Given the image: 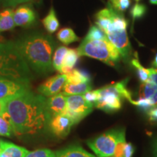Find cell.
<instances>
[{"label": "cell", "mask_w": 157, "mask_h": 157, "mask_svg": "<svg viewBox=\"0 0 157 157\" xmlns=\"http://www.w3.org/2000/svg\"><path fill=\"white\" fill-rule=\"evenodd\" d=\"M47 98L31 90L3 101L14 134L34 135L42 131L52 119L47 107Z\"/></svg>", "instance_id": "obj_1"}, {"label": "cell", "mask_w": 157, "mask_h": 157, "mask_svg": "<svg viewBox=\"0 0 157 157\" xmlns=\"http://www.w3.org/2000/svg\"><path fill=\"white\" fill-rule=\"evenodd\" d=\"M14 42L30 68L39 74L52 71L55 42L50 36L33 33L25 35Z\"/></svg>", "instance_id": "obj_2"}, {"label": "cell", "mask_w": 157, "mask_h": 157, "mask_svg": "<svg viewBox=\"0 0 157 157\" xmlns=\"http://www.w3.org/2000/svg\"><path fill=\"white\" fill-rule=\"evenodd\" d=\"M114 10L112 5H109L106 8L100 10L95 15V23L105 33L120 56L127 60L131 56V45L127 33V23Z\"/></svg>", "instance_id": "obj_3"}, {"label": "cell", "mask_w": 157, "mask_h": 157, "mask_svg": "<svg viewBox=\"0 0 157 157\" xmlns=\"http://www.w3.org/2000/svg\"><path fill=\"white\" fill-rule=\"evenodd\" d=\"M0 77L24 82H29L33 77L14 42H0Z\"/></svg>", "instance_id": "obj_4"}, {"label": "cell", "mask_w": 157, "mask_h": 157, "mask_svg": "<svg viewBox=\"0 0 157 157\" xmlns=\"http://www.w3.org/2000/svg\"><path fill=\"white\" fill-rule=\"evenodd\" d=\"M79 56L97 59L109 66H114L120 59L119 51L108 38L89 39L84 38L77 48Z\"/></svg>", "instance_id": "obj_5"}, {"label": "cell", "mask_w": 157, "mask_h": 157, "mask_svg": "<svg viewBox=\"0 0 157 157\" xmlns=\"http://www.w3.org/2000/svg\"><path fill=\"white\" fill-rule=\"evenodd\" d=\"M127 81L128 79L127 78L98 90L100 98L94 106L105 111H114L121 109L122 98L128 100L129 102L132 101L131 93L127 89Z\"/></svg>", "instance_id": "obj_6"}, {"label": "cell", "mask_w": 157, "mask_h": 157, "mask_svg": "<svg viewBox=\"0 0 157 157\" xmlns=\"http://www.w3.org/2000/svg\"><path fill=\"white\" fill-rule=\"evenodd\" d=\"M121 129H113L87 141V145L99 157H111L114 153Z\"/></svg>", "instance_id": "obj_7"}, {"label": "cell", "mask_w": 157, "mask_h": 157, "mask_svg": "<svg viewBox=\"0 0 157 157\" xmlns=\"http://www.w3.org/2000/svg\"><path fill=\"white\" fill-rule=\"evenodd\" d=\"M93 105L85 100L83 95L67 96L66 110L64 113L69 116L74 123H78L93 111Z\"/></svg>", "instance_id": "obj_8"}, {"label": "cell", "mask_w": 157, "mask_h": 157, "mask_svg": "<svg viewBox=\"0 0 157 157\" xmlns=\"http://www.w3.org/2000/svg\"><path fill=\"white\" fill-rule=\"evenodd\" d=\"M31 90L29 82L0 77V101H5Z\"/></svg>", "instance_id": "obj_9"}, {"label": "cell", "mask_w": 157, "mask_h": 157, "mask_svg": "<svg viewBox=\"0 0 157 157\" xmlns=\"http://www.w3.org/2000/svg\"><path fill=\"white\" fill-rule=\"evenodd\" d=\"M66 81H67V77L66 74H60L52 76L47 79L44 83L39 85L38 93L44 97H51L61 93Z\"/></svg>", "instance_id": "obj_10"}, {"label": "cell", "mask_w": 157, "mask_h": 157, "mask_svg": "<svg viewBox=\"0 0 157 157\" xmlns=\"http://www.w3.org/2000/svg\"><path fill=\"white\" fill-rule=\"evenodd\" d=\"M74 124V120L69 116L62 113L52 117L49 124L53 134L60 138H63L68 135Z\"/></svg>", "instance_id": "obj_11"}, {"label": "cell", "mask_w": 157, "mask_h": 157, "mask_svg": "<svg viewBox=\"0 0 157 157\" xmlns=\"http://www.w3.org/2000/svg\"><path fill=\"white\" fill-rule=\"evenodd\" d=\"M36 18L35 12L29 5H21L14 10V21L17 26H30L36 22Z\"/></svg>", "instance_id": "obj_12"}, {"label": "cell", "mask_w": 157, "mask_h": 157, "mask_svg": "<svg viewBox=\"0 0 157 157\" xmlns=\"http://www.w3.org/2000/svg\"><path fill=\"white\" fill-rule=\"evenodd\" d=\"M67 96L60 93L47 98V107L51 117L64 113L66 110Z\"/></svg>", "instance_id": "obj_13"}, {"label": "cell", "mask_w": 157, "mask_h": 157, "mask_svg": "<svg viewBox=\"0 0 157 157\" xmlns=\"http://www.w3.org/2000/svg\"><path fill=\"white\" fill-rule=\"evenodd\" d=\"M29 152L25 148L0 140V157H25Z\"/></svg>", "instance_id": "obj_14"}, {"label": "cell", "mask_w": 157, "mask_h": 157, "mask_svg": "<svg viewBox=\"0 0 157 157\" xmlns=\"http://www.w3.org/2000/svg\"><path fill=\"white\" fill-rule=\"evenodd\" d=\"M92 85L90 82H82V83H71L66 81L61 93L66 96L74 95H84L87 92L91 91Z\"/></svg>", "instance_id": "obj_15"}, {"label": "cell", "mask_w": 157, "mask_h": 157, "mask_svg": "<svg viewBox=\"0 0 157 157\" xmlns=\"http://www.w3.org/2000/svg\"><path fill=\"white\" fill-rule=\"evenodd\" d=\"M140 98H146L151 101L153 105H157V84L148 78L140 86L139 91Z\"/></svg>", "instance_id": "obj_16"}, {"label": "cell", "mask_w": 157, "mask_h": 157, "mask_svg": "<svg viewBox=\"0 0 157 157\" xmlns=\"http://www.w3.org/2000/svg\"><path fill=\"white\" fill-rule=\"evenodd\" d=\"M14 10L12 7H7L0 12V33L14 29Z\"/></svg>", "instance_id": "obj_17"}, {"label": "cell", "mask_w": 157, "mask_h": 157, "mask_svg": "<svg viewBox=\"0 0 157 157\" xmlns=\"http://www.w3.org/2000/svg\"><path fill=\"white\" fill-rule=\"evenodd\" d=\"M56 157H95L82 147L77 146H69L59 150L56 153Z\"/></svg>", "instance_id": "obj_18"}, {"label": "cell", "mask_w": 157, "mask_h": 157, "mask_svg": "<svg viewBox=\"0 0 157 157\" xmlns=\"http://www.w3.org/2000/svg\"><path fill=\"white\" fill-rule=\"evenodd\" d=\"M79 55L78 53L77 49H68L65 56L63 63L61 68L60 74H67L71 71L74 69L76 62H77Z\"/></svg>", "instance_id": "obj_19"}, {"label": "cell", "mask_w": 157, "mask_h": 157, "mask_svg": "<svg viewBox=\"0 0 157 157\" xmlns=\"http://www.w3.org/2000/svg\"><path fill=\"white\" fill-rule=\"evenodd\" d=\"M42 24L44 25V29L50 34H53L58 29L60 23H59L58 18H57L53 7H51L48 14L42 20Z\"/></svg>", "instance_id": "obj_20"}, {"label": "cell", "mask_w": 157, "mask_h": 157, "mask_svg": "<svg viewBox=\"0 0 157 157\" xmlns=\"http://www.w3.org/2000/svg\"><path fill=\"white\" fill-rule=\"evenodd\" d=\"M57 38L63 44L67 45L79 40V37L75 34L73 29L71 28H63L58 31Z\"/></svg>", "instance_id": "obj_21"}, {"label": "cell", "mask_w": 157, "mask_h": 157, "mask_svg": "<svg viewBox=\"0 0 157 157\" xmlns=\"http://www.w3.org/2000/svg\"><path fill=\"white\" fill-rule=\"evenodd\" d=\"M14 134L13 124L10 118L5 111L0 116V135L5 137H11Z\"/></svg>", "instance_id": "obj_22"}, {"label": "cell", "mask_w": 157, "mask_h": 157, "mask_svg": "<svg viewBox=\"0 0 157 157\" xmlns=\"http://www.w3.org/2000/svg\"><path fill=\"white\" fill-rule=\"evenodd\" d=\"M66 75L67 77V82H71V83L90 82V76L84 71L73 69Z\"/></svg>", "instance_id": "obj_23"}, {"label": "cell", "mask_w": 157, "mask_h": 157, "mask_svg": "<svg viewBox=\"0 0 157 157\" xmlns=\"http://www.w3.org/2000/svg\"><path fill=\"white\" fill-rule=\"evenodd\" d=\"M68 48L65 46H60L56 49L55 53L52 56V66L54 69H56L60 73L61 68L63 63V60L66 56Z\"/></svg>", "instance_id": "obj_24"}, {"label": "cell", "mask_w": 157, "mask_h": 157, "mask_svg": "<svg viewBox=\"0 0 157 157\" xmlns=\"http://www.w3.org/2000/svg\"><path fill=\"white\" fill-rule=\"evenodd\" d=\"M131 63L134 67L136 68L137 74H138L139 78L142 83L147 82L149 78V71L148 68H145L140 63L137 59H132Z\"/></svg>", "instance_id": "obj_25"}, {"label": "cell", "mask_w": 157, "mask_h": 157, "mask_svg": "<svg viewBox=\"0 0 157 157\" xmlns=\"http://www.w3.org/2000/svg\"><path fill=\"white\" fill-rule=\"evenodd\" d=\"M125 143V135H124V129H121L120 133H119V137L116 148L113 153V155L111 157H123L124 156V148Z\"/></svg>", "instance_id": "obj_26"}, {"label": "cell", "mask_w": 157, "mask_h": 157, "mask_svg": "<svg viewBox=\"0 0 157 157\" xmlns=\"http://www.w3.org/2000/svg\"><path fill=\"white\" fill-rule=\"evenodd\" d=\"M85 38L89 39H103L107 38V36L101 29L95 25H93L90 27Z\"/></svg>", "instance_id": "obj_27"}, {"label": "cell", "mask_w": 157, "mask_h": 157, "mask_svg": "<svg viewBox=\"0 0 157 157\" xmlns=\"http://www.w3.org/2000/svg\"><path fill=\"white\" fill-rule=\"evenodd\" d=\"M25 157H56V153L50 149H39V150L29 151Z\"/></svg>", "instance_id": "obj_28"}, {"label": "cell", "mask_w": 157, "mask_h": 157, "mask_svg": "<svg viewBox=\"0 0 157 157\" xmlns=\"http://www.w3.org/2000/svg\"><path fill=\"white\" fill-rule=\"evenodd\" d=\"M146 7L142 4H135L131 10V15L133 20L141 17L146 13Z\"/></svg>", "instance_id": "obj_29"}, {"label": "cell", "mask_w": 157, "mask_h": 157, "mask_svg": "<svg viewBox=\"0 0 157 157\" xmlns=\"http://www.w3.org/2000/svg\"><path fill=\"white\" fill-rule=\"evenodd\" d=\"M131 103H132L133 105H137L140 109L143 110H148L149 109L154 106L151 101H149L148 99H146V98H139L137 101H132Z\"/></svg>", "instance_id": "obj_30"}, {"label": "cell", "mask_w": 157, "mask_h": 157, "mask_svg": "<svg viewBox=\"0 0 157 157\" xmlns=\"http://www.w3.org/2000/svg\"><path fill=\"white\" fill-rule=\"evenodd\" d=\"M84 98H85V100L89 102L91 104H93L94 105L95 104L96 102L98 101V99L100 98V94L98 90H93V91H89L87 93L84 94Z\"/></svg>", "instance_id": "obj_31"}, {"label": "cell", "mask_w": 157, "mask_h": 157, "mask_svg": "<svg viewBox=\"0 0 157 157\" xmlns=\"http://www.w3.org/2000/svg\"><path fill=\"white\" fill-rule=\"evenodd\" d=\"M29 0H0V5L5 7H14L21 4L28 2Z\"/></svg>", "instance_id": "obj_32"}, {"label": "cell", "mask_w": 157, "mask_h": 157, "mask_svg": "<svg viewBox=\"0 0 157 157\" xmlns=\"http://www.w3.org/2000/svg\"><path fill=\"white\" fill-rule=\"evenodd\" d=\"M130 5V0H118L115 10L124 12L128 8Z\"/></svg>", "instance_id": "obj_33"}, {"label": "cell", "mask_w": 157, "mask_h": 157, "mask_svg": "<svg viewBox=\"0 0 157 157\" xmlns=\"http://www.w3.org/2000/svg\"><path fill=\"white\" fill-rule=\"evenodd\" d=\"M134 147L130 143H125L124 148V156L123 157H132L134 153Z\"/></svg>", "instance_id": "obj_34"}, {"label": "cell", "mask_w": 157, "mask_h": 157, "mask_svg": "<svg viewBox=\"0 0 157 157\" xmlns=\"http://www.w3.org/2000/svg\"><path fill=\"white\" fill-rule=\"evenodd\" d=\"M148 114L151 121H157V108L149 110Z\"/></svg>", "instance_id": "obj_35"}, {"label": "cell", "mask_w": 157, "mask_h": 157, "mask_svg": "<svg viewBox=\"0 0 157 157\" xmlns=\"http://www.w3.org/2000/svg\"><path fill=\"white\" fill-rule=\"evenodd\" d=\"M5 111V109H4V103L3 101H0V116H1Z\"/></svg>", "instance_id": "obj_36"}, {"label": "cell", "mask_w": 157, "mask_h": 157, "mask_svg": "<svg viewBox=\"0 0 157 157\" xmlns=\"http://www.w3.org/2000/svg\"><path fill=\"white\" fill-rule=\"evenodd\" d=\"M154 154L155 157H157V140L156 141V143H154Z\"/></svg>", "instance_id": "obj_37"}, {"label": "cell", "mask_w": 157, "mask_h": 157, "mask_svg": "<svg viewBox=\"0 0 157 157\" xmlns=\"http://www.w3.org/2000/svg\"><path fill=\"white\" fill-rule=\"evenodd\" d=\"M152 64H153V66L155 67L156 69H157V53L156 55V56H155V58H154V61H153V63H152Z\"/></svg>", "instance_id": "obj_38"}, {"label": "cell", "mask_w": 157, "mask_h": 157, "mask_svg": "<svg viewBox=\"0 0 157 157\" xmlns=\"http://www.w3.org/2000/svg\"><path fill=\"white\" fill-rule=\"evenodd\" d=\"M109 1L111 2V5H112V7H113V8L115 9L116 5H117V1H118V0H109Z\"/></svg>", "instance_id": "obj_39"}, {"label": "cell", "mask_w": 157, "mask_h": 157, "mask_svg": "<svg viewBox=\"0 0 157 157\" xmlns=\"http://www.w3.org/2000/svg\"><path fill=\"white\" fill-rule=\"evenodd\" d=\"M150 1L151 4H153V5H157V0H149Z\"/></svg>", "instance_id": "obj_40"}, {"label": "cell", "mask_w": 157, "mask_h": 157, "mask_svg": "<svg viewBox=\"0 0 157 157\" xmlns=\"http://www.w3.org/2000/svg\"><path fill=\"white\" fill-rule=\"evenodd\" d=\"M3 40H2V38L1 36H0V42H2Z\"/></svg>", "instance_id": "obj_41"}, {"label": "cell", "mask_w": 157, "mask_h": 157, "mask_svg": "<svg viewBox=\"0 0 157 157\" xmlns=\"http://www.w3.org/2000/svg\"><path fill=\"white\" fill-rule=\"evenodd\" d=\"M136 1H139V0H136Z\"/></svg>", "instance_id": "obj_42"}]
</instances>
